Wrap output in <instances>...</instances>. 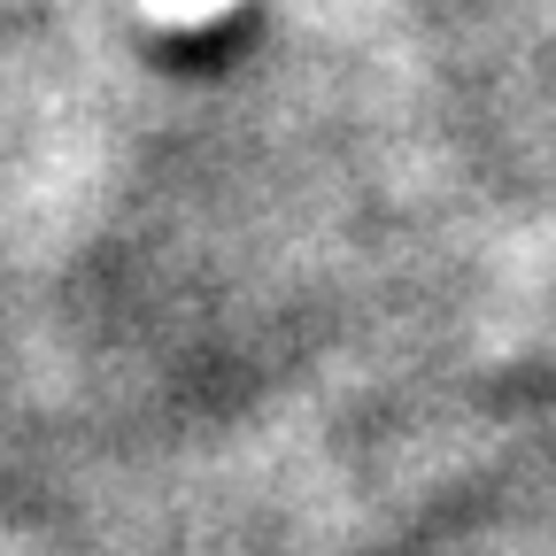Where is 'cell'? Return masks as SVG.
<instances>
[{
  "label": "cell",
  "mask_w": 556,
  "mask_h": 556,
  "mask_svg": "<svg viewBox=\"0 0 556 556\" xmlns=\"http://www.w3.org/2000/svg\"><path fill=\"white\" fill-rule=\"evenodd\" d=\"M225 9H232V0H148L155 24H217Z\"/></svg>",
  "instance_id": "1"
}]
</instances>
